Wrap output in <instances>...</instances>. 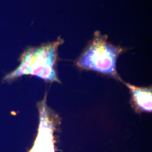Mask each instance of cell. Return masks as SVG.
I'll use <instances>...</instances> for the list:
<instances>
[{
  "label": "cell",
  "instance_id": "cell-2",
  "mask_svg": "<svg viewBox=\"0 0 152 152\" xmlns=\"http://www.w3.org/2000/svg\"><path fill=\"white\" fill-rule=\"evenodd\" d=\"M123 49L110 44L107 37L95 32L87 49L77 61L83 69L96 71L118 78L116 71V61Z\"/></svg>",
  "mask_w": 152,
  "mask_h": 152
},
{
  "label": "cell",
  "instance_id": "cell-3",
  "mask_svg": "<svg viewBox=\"0 0 152 152\" xmlns=\"http://www.w3.org/2000/svg\"><path fill=\"white\" fill-rule=\"evenodd\" d=\"M126 85L130 90L132 100L137 107L141 110L151 112L152 110L151 88L136 87L129 83H127Z\"/></svg>",
  "mask_w": 152,
  "mask_h": 152
},
{
  "label": "cell",
  "instance_id": "cell-1",
  "mask_svg": "<svg viewBox=\"0 0 152 152\" xmlns=\"http://www.w3.org/2000/svg\"><path fill=\"white\" fill-rule=\"evenodd\" d=\"M64 40L59 37L54 42L27 50L22 55L20 63L4 78L10 81L23 75H32L45 81L59 82L55 71L58 49Z\"/></svg>",
  "mask_w": 152,
  "mask_h": 152
}]
</instances>
